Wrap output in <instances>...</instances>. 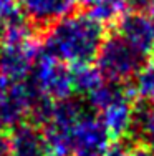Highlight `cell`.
<instances>
[{
	"mask_svg": "<svg viewBox=\"0 0 154 156\" xmlns=\"http://www.w3.org/2000/svg\"><path fill=\"white\" fill-rule=\"evenodd\" d=\"M126 9L124 0H98L88 9V13L103 25H113L126 12Z\"/></svg>",
	"mask_w": 154,
	"mask_h": 156,
	"instance_id": "12",
	"label": "cell"
},
{
	"mask_svg": "<svg viewBox=\"0 0 154 156\" xmlns=\"http://www.w3.org/2000/svg\"><path fill=\"white\" fill-rule=\"evenodd\" d=\"M40 53V40L0 43V76L9 81L28 78L33 63Z\"/></svg>",
	"mask_w": 154,
	"mask_h": 156,
	"instance_id": "5",
	"label": "cell"
},
{
	"mask_svg": "<svg viewBox=\"0 0 154 156\" xmlns=\"http://www.w3.org/2000/svg\"><path fill=\"white\" fill-rule=\"evenodd\" d=\"M3 33H5V23L0 20V42H2V38H3Z\"/></svg>",
	"mask_w": 154,
	"mask_h": 156,
	"instance_id": "18",
	"label": "cell"
},
{
	"mask_svg": "<svg viewBox=\"0 0 154 156\" xmlns=\"http://www.w3.org/2000/svg\"><path fill=\"white\" fill-rule=\"evenodd\" d=\"M9 156H50L43 128L23 120L9 131Z\"/></svg>",
	"mask_w": 154,
	"mask_h": 156,
	"instance_id": "8",
	"label": "cell"
},
{
	"mask_svg": "<svg viewBox=\"0 0 154 156\" xmlns=\"http://www.w3.org/2000/svg\"><path fill=\"white\" fill-rule=\"evenodd\" d=\"M28 78L33 81L35 87L42 93L50 96L55 101L75 95L71 66L60 60L45 57L42 53H38V57H36Z\"/></svg>",
	"mask_w": 154,
	"mask_h": 156,
	"instance_id": "3",
	"label": "cell"
},
{
	"mask_svg": "<svg viewBox=\"0 0 154 156\" xmlns=\"http://www.w3.org/2000/svg\"><path fill=\"white\" fill-rule=\"evenodd\" d=\"M94 62L104 80L124 83L133 80L139 68L148 62V57L113 30L104 35Z\"/></svg>",
	"mask_w": 154,
	"mask_h": 156,
	"instance_id": "2",
	"label": "cell"
},
{
	"mask_svg": "<svg viewBox=\"0 0 154 156\" xmlns=\"http://www.w3.org/2000/svg\"><path fill=\"white\" fill-rule=\"evenodd\" d=\"M126 2V7L129 10H134V12H146L149 10L151 3L154 0H124Z\"/></svg>",
	"mask_w": 154,
	"mask_h": 156,
	"instance_id": "14",
	"label": "cell"
},
{
	"mask_svg": "<svg viewBox=\"0 0 154 156\" xmlns=\"http://www.w3.org/2000/svg\"><path fill=\"white\" fill-rule=\"evenodd\" d=\"M133 144H146L154 150V101L136 98L131 106L128 136Z\"/></svg>",
	"mask_w": 154,
	"mask_h": 156,
	"instance_id": "9",
	"label": "cell"
},
{
	"mask_svg": "<svg viewBox=\"0 0 154 156\" xmlns=\"http://www.w3.org/2000/svg\"><path fill=\"white\" fill-rule=\"evenodd\" d=\"M111 143L98 115L86 113L68 129L70 156H103Z\"/></svg>",
	"mask_w": 154,
	"mask_h": 156,
	"instance_id": "4",
	"label": "cell"
},
{
	"mask_svg": "<svg viewBox=\"0 0 154 156\" xmlns=\"http://www.w3.org/2000/svg\"><path fill=\"white\" fill-rule=\"evenodd\" d=\"M94 2H98V0H75V5L81 7V9H90Z\"/></svg>",
	"mask_w": 154,
	"mask_h": 156,
	"instance_id": "17",
	"label": "cell"
},
{
	"mask_svg": "<svg viewBox=\"0 0 154 156\" xmlns=\"http://www.w3.org/2000/svg\"><path fill=\"white\" fill-rule=\"evenodd\" d=\"M131 106H133L131 100H119L98 111V116L104 125L111 141L123 140L128 136L131 125Z\"/></svg>",
	"mask_w": 154,
	"mask_h": 156,
	"instance_id": "10",
	"label": "cell"
},
{
	"mask_svg": "<svg viewBox=\"0 0 154 156\" xmlns=\"http://www.w3.org/2000/svg\"><path fill=\"white\" fill-rule=\"evenodd\" d=\"M104 35V25L90 13H70L55 22L42 35L40 53L67 65L91 63L96 58Z\"/></svg>",
	"mask_w": 154,
	"mask_h": 156,
	"instance_id": "1",
	"label": "cell"
},
{
	"mask_svg": "<svg viewBox=\"0 0 154 156\" xmlns=\"http://www.w3.org/2000/svg\"><path fill=\"white\" fill-rule=\"evenodd\" d=\"M128 156H154V150L146 144H133L129 148Z\"/></svg>",
	"mask_w": 154,
	"mask_h": 156,
	"instance_id": "15",
	"label": "cell"
},
{
	"mask_svg": "<svg viewBox=\"0 0 154 156\" xmlns=\"http://www.w3.org/2000/svg\"><path fill=\"white\" fill-rule=\"evenodd\" d=\"M27 20L38 35H43L55 22L71 13L75 0H18Z\"/></svg>",
	"mask_w": 154,
	"mask_h": 156,
	"instance_id": "7",
	"label": "cell"
},
{
	"mask_svg": "<svg viewBox=\"0 0 154 156\" xmlns=\"http://www.w3.org/2000/svg\"><path fill=\"white\" fill-rule=\"evenodd\" d=\"M115 32L148 58L154 55V32L144 12H124L115 22Z\"/></svg>",
	"mask_w": 154,
	"mask_h": 156,
	"instance_id": "6",
	"label": "cell"
},
{
	"mask_svg": "<svg viewBox=\"0 0 154 156\" xmlns=\"http://www.w3.org/2000/svg\"><path fill=\"white\" fill-rule=\"evenodd\" d=\"M133 87L136 98L154 101V58H148V62L139 68L133 78Z\"/></svg>",
	"mask_w": 154,
	"mask_h": 156,
	"instance_id": "13",
	"label": "cell"
},
{
	"mask_svg": "<svg viewBox=\"0 0 154 156\" xmlns=\"http://www.w3.org/2000/svg\"><path fill=\"white\" fill-rule=\"evenodd\" d=\"M71 66V78H73V91L75 95L86 98L96 87L104 81L96 66H91V63L83 65H70Z\"/></svg>",
	"mask_w": 154,
	"mask_h": 156,
	"instance_id": "11",
	"label": "cell"
},
{
	"mask_svg": "<svg viewBox=\"0 0 154 156\" xmlns=\"http://www.w3.org/2000/svg\"><path fill=\"white\" fill-rule=\"evenodd\" d=\"M0 156H9V133L0 135Z\"/></svg>",
	"mask_w": 154,
	"mask_h": 156,
	"instance_id": "16",
	"label": "cell"
}]
</instances>
